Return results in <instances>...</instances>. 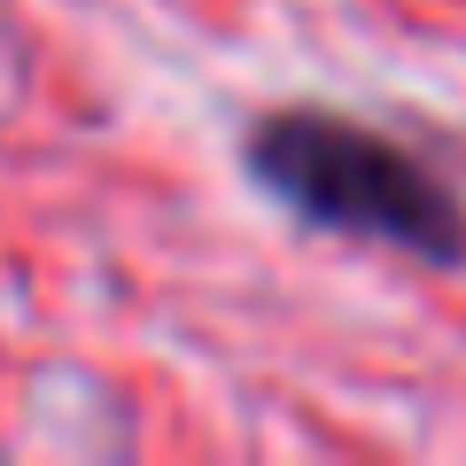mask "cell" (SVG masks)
Returning a JSON list of instances; mask_svg holds the SVG:
<instances>
[{
    "instance_id": "obj_1",
    "label": "cell",
    "mask_w": 466,
    "mask_h": 466,
    "mask_svg": "<svg viewBox=\"0 0 466 466\" xmlns=\"http://www.w3.org/2000/svg\"><path fill=\"white\" fill-rule=\"evenodd\" d=\"M249 179L280 195L303 226L381 241V249L459 265L466 257V210L420 156L397 140L350 125L327 109H280L249 133Z\"/></svg>"
}]
</instances>
